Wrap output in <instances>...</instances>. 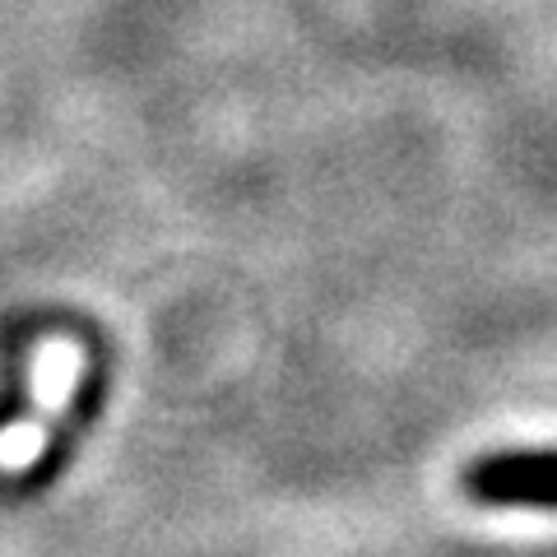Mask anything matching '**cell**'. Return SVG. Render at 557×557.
<instances>
[{
	"label": "cell",
	"mask_w": 557,
	"mask_h": 557,
	"mask_svg": "<svg viewBox=\"0 0 557 557\" xmlns=\"http://www.w3.org/2000/svg\"><path fill=\"white\" fill-rule=\"evenodd\" d=\"M553 469L557 456L553 446H530V450H497V456H479L465 465L460 493L474 507L493 511H553Z\"/></svg>",
	"instance_id": "obj_1"
}]
</instances>
